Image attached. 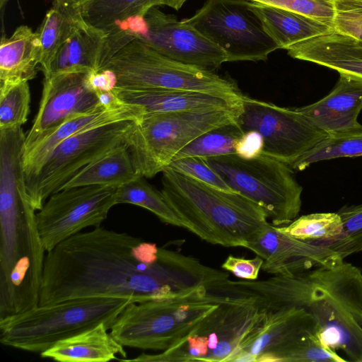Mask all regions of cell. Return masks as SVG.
<instances>
[{
  "instance_id": "1",
  "label": "cell",
  "mask_w": 362,
  "mask_h": 362,
  "mask_svg": "<svg viewBox=\"0 0 362 362\" xmlns=\"http://www.w3.org/2000/svg\"><path fill=\"white\" fill-rule=\"evenodd\" d=\"M228 279L229 272L192 256L99 226L46 252L39 305L94 297L170 299L217 288Z\"/></svg>"
},
{
  "instance_id": "30",
  "label": "cell",
  "mask_w": 362,
  "mask_h": 362,
  "mask_svg": "<svg viewBox=\"0 0 362 362\" xmlns=\"http://www.w3.org/2000/svg\"><path fill=\"white\" fill-rule=\"evenodd\" d=\"M144 177H137L116 189V204H130L144 208L162 222L177 227L184 225L167 202L161 191L149 185Z\"/></svg>"
},
{
  "instance_id": "17",
  "label": "cell",
  "mask_w": 362,
  "mask_h": 362,
  "mask_svg": "<svg viewBox=\"0 0 362 362\" xmlns=\"http://www.w3.org/2000/svg\"><path fill=\"white\" fill-rule=\"evenodd\" d=\"M245 247L264 259L261 270L274 276H291L343 260L329 247L294 238L269 222Z\"/></svg>"
},
{
  "instance_id": "11",
  "label": "cell",
  "mask_w": 362,
  "mask_h": 362,
  "mask_svg": "<svg viewBox=\"0 0 362 362\" xmlns=\"http://www.w3.org/2000/svg\"><path fill=\"white\" fill-rule=\"evenodd\" d=\"M185 20L221 47L229 62L266 61L279 49L245 0H206Z\"/></svg>"
},
{
  "instance_id": "10",
  "label": "cell",
  "mask_w": 362,
  "mask_h": 362,
  "mask_svg": "<svg viewBox=\"0 0 362 362\" xmlns=\"http://www.w3.org/2000/svg\"><path fill=\"white\" fill-rule=\"evenodd\" d=\"M134 121H120L78 133L60 142L37 174L25 182L36 211L86 165L125 143Z\"/></svg>"
},
{
  "instance_id": "42",
  "label": "cell",
  "mask_w": 362,
  "mask_h": 362,
  "mask_svg": "<svg viewBox=\"0 0 362 362\" xmlns=\"http://www.w3.org/2000/svg\"><path fill=\"white\" fill-rule=\"evenodd\" d=\"M84 81L87 87L94 93L112 90L117 86L115 74L107 69L87 72Z\"/></svg>"
},
{
  "instance_id": "7",
  "label": "cell",
  "mask_w": 362,
  "mask_h": 362,
  "mask_svg": "<svg viewBox=\"0 0 362 362\" xmlns=\"http://www.w3.org/2000/svg\"><path fill=\"white\" fill-rule=\"evenodd\" d=\"M239 115L218 109L146 112L134 123L124 144L141 175L151 178L199 136L235 120Z\"/></svg>"
},
{
  "instance_id": "37",
  "label": "cell",
  "mask_w": 362,
  "mask_h": 362,
  "mask_svg": "<svg viewBox=\"0 0 362 362\" xmlns=\"http://www.w3.org/2000/svg\"><path fill=\"white\" fill-rule=\"evenodd\" d=\"M334 31L362 42V0H330Z\"/></svg>"
},
{
  "instance_id": "6",
  "label": "cell",
  "mask_w": 362,
  "mask_h": 362,
  "mask_svg": "<svg viewBox=\"0 0 362 362\" xmlns=\"http://www.w3.org/2000/svg\"><path fill=\"white\" fill-rule=\"evenodd\" d=\"M266 312L256 297L238 293L221 303L174 346L121 361L229 362L241 341L261 322Z\"/></svg>"
},
{
  "instance_id": "14",
  "label": "cell",
  "mask_w": 362,
  "mask_h": 362,
  "mask_svg": "<svg viewBox=\"0 0 362 362\" xmlns=\"http://www.w3.org/2000/svg\"><path fill=\"white\" fill-rule=\"evenodd\" d=\"M132 37L176 62L213 71L228 62L226 52L185 19L151 8Z\"/></svg>"
},
{
  "instance_id": "40",
  "label": "cell",
  "mask_w": 362,
  "mask_h": 362,
  "mask_svg": "<svg viewBox=\"0 0 362 362\" xmlns=\"http://www.w3.org/2000/svg\"><path fill=\"white\" fill-rule=\"evenodd\" d=\"M264 259L257 255L252 259L229 255L222 264L223 270L243 280H256L262 269Z\"/></svg>"
},
{
  "instance_id": "26",
  "label": "cell",
  "mask_w": 362,
  "mask_h": 362,
  "mask_svg": "<svg viewBox=\"0 0 362 362\" xmlns=\"http://www.w3.org/2000/svg\"><path fill=\"white\" fill-rule=\"evenodd\" d=\"M85 23L81 0H52L51 8L36 31L40 42L39 64L44 77L49 74L62 45Z\"/></svg>"
},
{
  "instance_id": "4",
  "label": "cell",
  "mask_w": 362,
  "mask_h": 362,
  "mask_svg": "<svg viewBox=\"0 0 362 362\" xmlns=\"http://www.w3.org/2000/svg\"><path fill=\"white\" fill-rule=\"evenodd\" d=\"M238 293L222 287L180 298L132 302L109 330L124 347L163 351L176 345L221 303Z\"/></svg>"
},
{
  "instance_id": "43",
  "label": "cell",
  "mask_w": 362,
  "mask_h": 362,
  "mask_svg": "<svg viewBox=\"0 0 362 362\" xmlns=\"http://www.w3.org/2000/svg\"><path fill=\"white\" fill-rule=\"evenodd\" d=\"M187 1L188 0H163V6L179 10Z\"/></svg>"
},
{
  "instance_id": "36",
  "label": "cell",
  "mask_w": 362,
  "mask_h": 362,
  "mask_svg": "<svg viewBox=\"0 0 362 362\" xmlns=\"http://www.w3.org/2000/svg\"><path fill=\"white\" fill-rule=\"evenodd\" d=\"M334 351L325 346L317 334L308 335L276 356V362H346Z\"/></svg>"
},
{
  "instance_id": "27",
  "label": "cell",
  "mask_w": 362,
  "mask_h": 362,
  "mask_svg": "<svg viewBox=\"0 0 362 362\" xmlns=\"http://www.w3.org/2000/svg\"><path fill=\"white\" fill-rule=\"evenodd\" d=\"M106 34L86 22L78 28L58 50L50 66L51 74L98 71L106 43Z\"/></svg>"
},
{
  "instance_id": "12",
  "label": "cell",
  "mask_w": 362,
  "mask_h": 362,
  "mask_svg": "<svg viewBox=\"0 0 362 362\" xmlns=\"http://www.w3.org/2000/svg\"><path fill=\"white\" fill-rule=\"evenodd\" d=\"M237 122L244 132L255 130L262 135L263 153L289 165L328 136L298 108L282 107L243 95Z\"/></svg>"
},
{
  "instance_id": "21",
  "label": "cell",
  "mask_w": 362,
  "mask_h": 362,
  "mask_svg": "<svg viewBox=\"0 0 362 362\" xmlns=\"http://www.w3.org/2000/svg\"><path fill=\"white\" fill-rule=\"evenodd\" d=\"M298 110L328 136L355 129L361 125L358 117L362 110V78L339 74L325 97Z\"/></svg>"
},
{
  "instance_id": "2",
  "label": "cell",
  "mask_w": 362,
  "mask_h": 362,
  "mask_svg": "<svg viewBox=\"0 0 362 362\" xmlns=\"http://www.w3.org/2000/svg\"><path fill=\"white\" fill-rule=\"evenodd\" d=\"M228 284L255 296L267 310H304L315 320L325 346L362 362V272L357 267L343 259L291 276Z\"/></svg>"
},
{
  "instance_id": "5",
  "label": "cell",
  "mask_w": 362,
  "mask_h": 362,
  "mask_svg": "<svg viewBox=\"0 0 362 362\" xmlns=\"http://www.w3.org/2000/svg\"><path fill=\"white\" fill-rule=\"evenodd\" d=\"M128 299L94 297L37 306L0 320V342L9 347L42 353L57 342L100 323L110 328Z\"/></svg>"
},
{
  "instance_id": "18",
  "label": "cell",
  "mask_w": 362,
  "mask_h": 362,
  "mask_svg": "<svg viewBox=\"0 0 362 362\" xmlns=\"http://www.w3.org/2000/svg\"><path fill=\"white\" fill-rule=\"evenodd\" d=\"M87 72H61L44 77L41 100L24 149L69 118L100 105L95 93L85 83Z\"/></svg>"
},
{
  "instance_id": "34",
  "label": "cell",
  "mask_w": 362,
  "mask_h": 362,
  "mask_svg": "<svg viewBox=\"0 0 362 362\" xmlns=\"http://www.w3.org/2000/svg\"><path fill=\"white\" fill-rule=\"evenodd\" d=\"M30 103L28 81L0 84V131L21 127L27 121Z\"/></svg>"
},
{
  "instance_id": "31",
  "label": "cell",
  "mask_w": 362,
  "mask_h": 362,
  "mask_svg": "<svg viewBox=\"0 0 362 362\" xmlns=\"http://www.w3.org/2000/svg\"><path fill=\"white\" fill-rule=\"evenodd\" d=\"M358 156H362V124L339 134L327 136L290 166L302 171L319 161Z\"/></svg>"
},
{
  "instance_id": "9",
  "label": "cell",
  "mask_w": 362,
  "mask_h": 362,
  "mask_svg": "<svg viewBox=\"0 0 362 362\" xmlns=\"http://www.w3.org/2000/svg\"><path fill=\"white\" fill-rule=\"evenodd\" d=\"M102 69L115 74L117 87L242 94L230 79L173 60L137 39L122 46Z\"/></svg>"
},
{
  "instance_id": "38",
  "label": "cell",
  "mask_w": 362,
  "mask_h": 362,
  "mask_svg": "<svg viewBox=\"0 0 362 362\" xmlns=\"http://www.w3.org/2000/svg\"><path fill=\"white\" fill-rule=\"evenodd\" d=\"M304 15L332 27L334 11L330 0H245ZM333 28V27H332Z\"/></svg>"
},
{
  "instance_id": "28",
  "label": "cell",
  "mask_w": 362,
  "mask_h": 362,
  "mask_svg": "<svg viewBox=\"0 0 362 362\" xmlns=\"http://www.w3.org/2000/svg\"><path fill=\"white\" fill-rule=\"evenodd\" d=\"M40 42L28 25L18 27L9 37L2 35L0 45V84L30 81L36 76Z\"/></svg>"
},
{
  "instance_id": "39",
  "label": "cell",
  "mask_w": 362,
  "mask_h": 362,
  "mask_svg": "<svg viewBox=\"0 0 362 362\" xmlns=\"http://www.w3.org/2000/svg\"><path fill=\"white\" fill-rule=\"evenodd\" d=\"M167 167L216 188L233 192L208 164L205 158L183 157L173 160Z\"/></svg>"
},
{
  "instance_id": "20",
  "label": "cell",
  "mask_w": 362,
  "mask_h": 362,
  "mask_svg": "<svg viewBox=\"0 0 362 362\" xmlns=\"http://www.w3.org/2000/svg\"><path fill=\"white\" fill-rule=\"evenodd\" d=\"M112 92L122 102L141 107L145 113L216 109L240 114L242 112L243 94L117 86L112 89Z\"/></svg>"
},
{
  "instance_id": "19",
  "label": "cell",
  "mask_w": 362,
  "mask_h": 362,
  "mask_svg": "<svg viewBox=\"0 0 362 362\" xmlns=\"http://www.w3.org/2000/svg\"><path fill=\"white\" fill-rule=\"evenodd\" d=\"M144 113V110L136 105L125 103L119 107L107 109L100 104L91 111L69 118L41 139L24 149L22 166L25 182L37 174L49 154L66 139L78 133L117 122H137Z\"/></svg>"
},
{
  "instance_id": "24",
  "label": "cell",
  "mask_w": 362,
  "mask_h": 362,
  "mask_svg": "<svg viewBox=\"0 0 362 362\" xmlns=\"http://www.w3.org/2000/svg\"><path fill=\"white\" fill-rule=\"evenodd\" d=\"M246 4L279 49L287 50L334 30L332 26L304 15L254 1Z\"/></svg>"
},
{
  "instance_id": "44",
  "label": "cell",
  "mask_w": 362,
  "mask_h": 362,
  "mask_svg": "<svg viewBox=\"0 0 362 362\" xmlns=\"http://www.w3.org/2000/svg\"><path fill=\"white\" fill-rule=\"evenodd\" d=\"M10 0H0V9L2 11Z\"/></svg>"
},
{
  "instance_id": "16",
  "label": "cell",
  "mask_w": 362,
  "mask_h": 362,
  "mask_svg": "<svg viewBox=\"0 0 362 362\" xmlns=\"http://www.w3.org/2000/svg\"><path fill=\"white\" fill-rule=\"evenodd\" d=\"M316 334L315 320L303 309L287 307L267 310L261 322L241 341L230 362H276L283 351Z\"/></svg>"
},
{
  "instance_id": "33",
  "label": "cell",
  "mask_w": 362,
  "mask_h": 362,
  "mask_svg": "<svg viewBox=\"0 0 362 362\" xmlns=\"http://www.w3.org/2000/svg\"><path fill=\"white\" fill-rule=\"evenodd\" d=\"M243 134L236 119L199 136L181 149L173 160L187 156L208 158L235 153V146Z\"/></svg>"
},
{
  "instance_id": "8",
  "label": "cell",
  "mask_w": 362,
  "mask_h": 362,
  "mask_svg": "<svg viewBox=\"0 0 362 362\" xmlns=\"http://www.w3.org/2000/svg\"><path fill=\"white\" fill-rule=\"evenodd\" d=\"M205 158L233 192L261 206L274 226L288 225L299 214L303 187L289 165L264 153L251 159L236 153Z\"/></svg>"
},
{
  "instance_id": "25",
  "label": "cell",
  "mask_w": 362,
  "mask_h": 362,
  "mask_svg": "<svg viewBox=\"0 0 362 362\" xmlns=\"http://www.w3.org/2000/svg\"><path fill=\"white\" fill-rule=\"evenodd\" d=\"M127 356L124 346L111 335L102 322L57 342L40 353L42 358L59 362H106Z\"/></svg>"
},
{
  "instance_id": "3",
  "label": "cell",
  "mask_w": 362,
  "mask_h": 362,
  "mask_svg": "<svg viewBox=\"0 0 362 362\" xmlns=\"http://www.w3.org/2000/svg\"><path fill=\"white\" fill-rule=\"evenodd\" d=\"M161 192L184 225L203 240L243 247L268 221L264 210L245 196L216 188L168 167Z\"/></svg>"
},
{
  "instance_id": "15",
  "label": "cell",
  "mask_w": 362,
  "mask_h": 362,
  "mask_svg": "<svg viewBox=\"0 0 362 362\" xmlns=\"http://www.w3.org/2000/svg\"><path fill=\"white\" fill-rule=\"evenodd\" d=\"M35 215L0 216V281L19 286L41 281L46 251Z\"/></svg>"
},
{
  "instance_id": "23",
  "label": "cell",
  "mask_w": 362,
  "mask_h": 362,
  "mask_svg": "<svg viewBox=\"0 0 362 362\" xmlns=\"http://www.w3.org/2000/svg\"><path fill=\"white\" fill-rule=\"evenodd\" d=\"M292 58L362 78V42L334 30L287 49Z\"/></svg>"
},
{
  "instance_id": "29",
  "label": "cell",
  "mask_w": 362,
  "mask_h": 362,
  "mask_svg": "<svg viewBox=\"0 0 362 362\" xmlns=\"http://www.w3.org/2000/svg\"><path fill=\"white\" fill-rule=\"evenodd\" d=\"M139 177L142 176L137 170L126 144H122L86 165L59 190L87 185L117 188Z\"/></svg>"
},
{
  "instance_id": "41",
  "label": "cell",
  "mask_w": 362,
  "mask_h": 362,
  "mask_svg": "<svg viewBox=\"0 0 362 362\" xmlns=\"http://www.w3.org/2000/svg\"><path fill=\"white\" fill-rule=\"evenodd\" d=\"M264 140L255 130L245 132L235 146V153L245 159L255 158L263 153Z\"/></svg>"
},
{
  "instance_id": "13",
  "label": "cell",
  "mask_w": 362,
  "mask_h": 362,
  "mask_svg": "<svg viewBox=\"0 0 362 362\" xmlns=\"http://www.w3.org/2000/svg\"><path fill=\"white\" fill-rule=\"evenodd\" d=\"M116 189L87 185L63 189L50 195L35 215L46 252L84 228L100 226L117 204Z\"/></svg>"
},
{
  "instance_id": "32",
  "label": "cell",
  "mask_w": 362,
  "mask_h": 362,
  "mask_svg": "<svg viewBox=\"0 0 362 362\" xmlns=\"http://www.w3.org/2000/svg\"><path fill=\"white\" fill-rule=\"evenodd\" d=\"M277 227L294 238L322 245L341 233L343 224L337 212H326L303 215L288 225Z\"/></svg>"
},
{
  "instance_id": "22",
  "label": "cell",
  "mask_w": 362,
  "mask_h": 362,
  "mask_svg": "<svg viewBox=\"0 0 362 362\" xmlns=\"http://www.w3.org/2000/svg\"><path fill=\"white\" fill-rule=\"evenodd\" d=\"M159 6L163 0H81L85 21L106 34V49L111 52L132 40L129 32L135 20Z\"/></svg>"
},
{
  "instance_id": "35",
  "label": "cell",
  "mask_w": 362,
  "mask_h": 362,
  "mask_svg": "<svg viewBox=\"0 0 362 362\" xmlns=\"http://www.w3.org/2000/svg\"><path fill=\"white\" fill-rule=\"evenodd\" d=\"M337 212L342 221V232L335 240L322 245L335 251L344 259L362 252V204L344 206Z\"/></svg>"
}]
</instances>
